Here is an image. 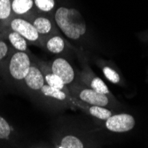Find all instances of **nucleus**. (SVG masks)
Returning <instances> with one entry per match:
<instances>
[{
    "label": "nucleus",
    "mask_w": 148,
    "mask_h": 148,
    "mask_svg": "<svg viewBox=\"0 0 148 148\" xmlns=\"http://www.w3.org/2000/svg\"><path fill=\"white\" fill-rule=\"evenodd\" d=\"M99 125L112 133H126L136 126V119L128 113L117 112L106 121H97Z\"/></svg>",
    "instance_id": "6e6552de"
},
{
    "label": "nucleus",
    "mask_w": 148,
    "mask_h": 148,
    "mask_svg": "<svg viewBox=\"0 0 148 148\" xmlns=\"http://www.w3.org/2000/svg\"><path fill=\"white\" fill-rule=\"evenodd\" d=\"M53 148H101L99 139L91 130L65 127L54 133Z\"/></svg>",
    "instance_id": "f03ea898"
},
{
    "label": "nucleus",
    "mask_w": 148,
    "mask_h": 148,
    "mask_svg": "<svg viewBox=\"0 0 148 148\" xmlns=\"http://www.w3.org/2000/svg\"><path fill=\"white\" fill-rule=\"evenodd\" d=\"M45 84V81L43 73L40 69L39 66L35 60V55L32 56V64L29 74L27 75L23 83L21 86V90L26 95H28L31 100L35 102L39 91Z\"/></svg>",
    "instance_id": "0eeeda50"
},
{
    "label": "nucleus",
    "mask_w": 148,
    "mask_h": 148,
    "mask_svg": "<svg viewBox=\"0 0 148 148\" xmlns=\"http://www.w3.org/2000/svg\"><path fill=\"white\" fill-rule=\"evenodd\" d=\"M41 48L50 54L65 58L66 55H69L70 53L72 54L73 52L76 54L79 50L78 48L73 46L68 40L65 39L61 36V34L43 38V44Z\"/></svg>",
    "instance_id": "9d476101"
},
{
    "label": "nucleus",
    "mask_w": 148,
    "mask_h": 148,
    "mask_svg": "<svg viewBox=\"0 0 148 148\" xmlns=\"http://www.w3.org/2000/svg\"><path fill=\"white\" fill-rule=\"evenodd\" d=\"M71 102L76 107V109H80L87 115L94 118L97 121H106L107 118H109L110 116L117 113V111L106 108V107L86 104L84 102L74 99L73 97H71Z\"/></svg>",
    "instance_id": "4468645a"
},
{
    "label": "nucleus",
    "mask_w": 148,
    "mask_h": 148,
    "mask_svg": "<svg viewBox=\"0 0 148 148\" xmlns=\"http://www.w3.org/2000/svg\"><path fill=\"white\" fill-rule=\"evenodd\" d=\"M28 20L32 23L42 38L60 34L54 17L51 14L36 12Z\"/></svg>",
    "instance_id": "ddd939ff"
},
{
    "label": "nucleus",
    "mask_w": 148,
    "mask_h": 148,
    "mask_svg": "<svg viewBox=\"0 0 148 148\" xmlns=\"http://www.w3.org/2000/svg\"><path fill=\"white\" fill-rule=\"evenodd\" d=\"M35 103L50 110H65L70 108L76 110V107L71 102L69 91L54 89L48 84H45L35 100Z\"/></svg>",
    "instance_id": "39448f33"
},
{
    "label": "nucleus",
    "mask_w": 148,
    "mask_h": 148,
    "mask_svg": "<svg viewBox=\"0 0 148 148\" xmlns=\"http://www.w3.org/2000/svg\"><path fill=\"white\" fill-rule=\"evenodd\" d=\"M12 16L28 20L37 12L33 0H11Z\"/></svg>",
    "instance_id": "f3484780"
},
{
    "label": "nucleus",
    "mask_w": 148,
    "mask_h": 148,
    "mask_svg": "<svg viewBox=\"0 0 148 148\" xmlns=\"http://www.w3.org/2000/svg\"><path fill=\"white\" fill-rule=\"evenodd\" d=\"M140 38L144 42H148V31H145V32L142 33L141 36H140Z\"/></svg>",
    "instance_id": "4be33fe9"
},
{
    "label": "nucleus",
    "mask_w": 148,
    "mask_h": 148,
    "mask_svg": "<svg viewBox=\"0 0 148 148\" xmlns=\"http://www.w3.org/2000/svg\"><path fill=\"white\" fill-rule=\"evenodd\" d=\"M95 64L101 69L104 76L109 81L110 83L119 85V86H124L125 83L123 80L122 75H120L118 70L114 68V65L109 62L101 59H97L95 60Z\"/></svg>",
    "instance_id": "a211bd4d"
},
{
    "label": "nucleus",
    "mask_w": 148,
    "mask_h": 148,
    "mask_svg": "<svg viewBox=\"0 0 148 148\" xmlns=\"http://www.w3.org/2000/svg\"><path fill=\"white\" fill-rule=\"evenodd\" d=\"M59 30L64 36L75 42H81L87 34L86 23L79 11L65 6L58 7L54 14Z\"/></svg>",
    "instance_id": "7ed1b4c3"
},
{
    "label": "nucleus",
    "mask_w": 148,
    "mask_h": 148,
    "mask_svg": "<svg viewBox=\"0 0 148 148\" xmlns=\"http://www.w3.org/2000/svg\"><path fill=\"white\" fill-rule=\"evenodd\" d=\"M35 60L37 63V65L39 66L40 69H41V71L43 73L46 84H48L49 86L54 88V89H58V90H64V91H69L68 86L63 83V81L59 76H57L55 74L52 73V71L50 69L48 61L40 60V59L36 58V56H35Z\"/></svg>",
    "instance_id": "2eb2a0df"
},
{
    "label": "nucleus",
    "mask_w": 148,
    "mask_h": 148,
    "mask_svg": "<svg viewBox=\"0 0 148 148\" xmlns=\"http://www.w3.org/2000/svg\"><path fill=\"white\" fill-rule=\"evenodd\" d=\"M37 12L48 13V14H54L56 10L55 0H33Z\"/></svg>",
    "instance_id": "aec40b11"
},
{
    "label": "nucleus",
    "mask_w": 148,
    "mask_h": 148,
    "mask_svg": "<svg viewBox=\"0 0 148 148\" xmlns=\"http://www.w3.org/2000/svg\"><path fill=\"white\" fill-rule=\"evenodd\" d=\"M26 145L20 132L0 115V148H25Z\"/></svg>",
    "instance_id": "9b49d317"
},
{
    "label": "nucleus",
    "mask_w": 148,
    "mask_h": 148,
    "mask_svg": "<svg viewBox=\"0 0 148 148\" xmlns=\"http://www.w3.org/2000/svg\"><path fill=\"white\" fill-rule=\"evenodd\" d=\"M8 28L18 32L27 40L29 45H33L40 48L42 47L43 38L29 20L12 16L8 23Z\"/></svg>",
    "instance_id": "1a4fd4ad"
},
{
    "label": "nucleus",
    "mask_w": 148,
    "mask_h": 148,
    "mask_svg": "<svg viewBox=\"0 0 148 148\" xmlns=\"http://www.w3.org/2000/svg\"><path fill=\"white\" fill-rule=\"evenodd\" d=\"M0 37L5 39L13 50L24 52L30 51L29 50V43L27 42V40L18 32L11 29L8 27L0 33Z\"/></svg>",
    "instance_id": "dca6fc26"
},
{
    "label": "nucleus",
    "mask_w": 148,
    "mask_h": 148,
    "mask_svg": "<svg viewBox=\"0 0 148 148\" xmlns=\"http://www.w3.org/2000/svg\"><path fill=\"white\" fill-rule=\"evenodd\" d=\"M48 64L52 73L59 76L68 87L77 82L78 71H75L71 63L65 57L58 56L48 61Z\"/></svg>",
    "instance_id": "f8f14e48"
},
{
    "label": "nucleus",
    "mask_w": 148,
    "mask_h": 148,
    "mask_svg": "<svg viewBox=\"0 0 148 148\" xmlns=\"http://www.w3.org/2000/svg\"><path fill=\"white\" fill-rule=\"evenodd\" d=\"M33 54L13 50L7 59L0 65V76L12 87L21 89L32 64Z\"/></svg>",
    "instance_id": "f257e3e1"
},
{
    "label": "nucleus",
    "mask_w": 148,
    "mask_h": 148,
    "mask_svg": "<svg viewBox=\"0 0 148 148\" xmlns=\"http://www.w3.org/2000/svg\"><path fill=\"white\" fill-rule=\"evenodd\" d=\"M80 60L81 62H82V69L78 71L77 82L99 93L105 94L106 96L113 97L114 95L111 93L106 83L91 69L87 60L84 57H81Z\"/></svg>",
    "instance_id": "423d86ee"
},
{
    "label": "nucleus",
    "mask_w": 148,
    "mask_h": 148,
    "mask_svg": "<svg viewBox=\"0 0 148 148\" xmlns=\"http://www.w3.org/2000/svg\"><path fill=\"white\" fill-rule=\"evenodd\" d=\"M12 51V46L5 39L0 37V65L7 59Z\"/></svg>",
    "instance_id": "412c9836"
},
{
    "label": "nucleus",
    "mask_w": 148,
    "mask_h": 148,
    "mask_svg": "<svg viewBox=\"0 0 148 148\" xmlns=\"http://www.w3.org/2000/svg\"><path fill=\"white\" fill-rule=\"evenodd\" d=\"M68 88L69 90L71 97L86 104L106 107V108L113 109L117 112H119V110L122 108V104L115 99L114 96H106L105 94L99 93L81 84L78 82L75 83Z\"/></svg>",
    "instance_id": "20e7f679"
},
{
    "label": "nucleus",
    "mask_w": 148,
    "mask_h": 148,
    "mask_svg": "<svg viewBox=\"0 0 148 148\" xmlns=\"http://www.w3.org/2000/svg\"><path fill=\"white\" fill-rule=\"evenodd\" d=\"M12 17L11 0H0V33L8 27Z\"/></svg>",
    "instance_id": "6ab92c4d"
},
{
    "label": "nucleus",
    "mask_w": 148,
    "mask_h": 148,
    "mask_svg": "<svg viewBox=\"0 0 148 148\" xmlns=\"http://www.w3.org/2000/svg\"><path fill=\"white\" fill-rule=\"evenodd\" d=\"M25 148H48L46 145H27Z\"/></svg>",
    "instance_id": "5701e85b"
}]
</instances>
